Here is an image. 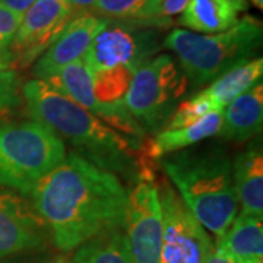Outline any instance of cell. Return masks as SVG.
<instances>
[{"label": "cell", "mask_w": 263, "mask_h": 263, "mask_svg": "<svg viewBox=\"0 0 263 263\" xmlns=\"http://www.w3.org/2000/svg\"><path fill=\"white\" fill-rule=\"evenodd\" d=\"M187 91V78L176 60L161 54L136 67L124 107L141 126L158 132L171 119L176 104Z\"/></svg>", "instance_id": "cell-6"}, {"label": "cell", "mask_w": 263, "mask_h": 263, "mask_svg": "<svg viewBox=\"0 0 263 263\" xmlns=\"http://www.w3.org/2000/svg\"><path fill=\"white\" fill-rule=\"evenodd\" d=\"M234 263H263L262 216L240 214L218 241Z\"/></svg>", "instance_id": "cell-17"}, {"label": "cell", "mask_w": 263, "mask_h": 263, "mask_svg": "<svg viewBox=\"0 0 263 263\" xmlns=\"http://www.w3.org/2000/svg\"><path fill=\"white\" fill-rule=\"evenodd\" d=\"M12 56L8 47H0V70H8L12 67Z\"/></svg>", "instance_id": "cell-26"}, {"label": "cell", "mask_w": 263, "mask_h": 263, "mask_svg": "<svg viewBox=\"0 0 263 263\" xmlns=\"http://www.w3.org/2000/svg\"><path fill=\"white\" fill-rule=\"evenodd\" d=\"M262 122L263 85L259 81L222 110V124L219 133L227 141H247L260 133Z\"/></svg>", "instance_id": "cell-13"}, {"label": "cell", "mask_w": 263, "mask_h": 263, "mask_svg": "<svg viewBox=\"0 0 263 263\" xmlns=\"http://www.w3.org/2000/svg\"><path fill=\"white\" fill-rule=\"evenodd\" d=\"M155 186L162 216L160 263H205L214 252L206 230L192 215L168 180L162 179Z\"/></svg>", "instance_id": "cell-7"}, {"label": "cell", "mask_w": 263, "mask_h": 263, "mask_svg": "<svg viewBox=\"0 0 263 263\" xmlns=\"http://www.w3.org/2000/svg\"><path fill=\"white\" fill-rule=\"evenodd\" d=\"M233 179L237 202L241 212L263 215V154L260 146H252L237 155L233 164Z\"/></svg>", "instance_id": "cell-15"}, {"label": "cell", "mask_w": 263, "mask_h": 263, "mask_svg": "<svg viewBox=\"0 0 263 263\" xmlns=\"http://www.w3.org/2000/svg\"><path fill=\"white\" fill-rule=\"evenodd\" d=\"M3 263H47V260H46L43 256H35V254H31V256H27V257L13 259V260H9V262H3Z\"/></svg>", "instance_id": "cell-27"}, {"label": "cell", "mask_w": 263, "mask_h": 263, "mask_svg": "<svg viewBox=\"0 0 263 263\" xmlns=\"http://www.w3.org/2000/svg\"><path fill=\"white\" fill-rule=\"evenodd\" d=\"M161 165L192 215L218 238L237 216L233 164L216 146L177 151L161 157Z\"/></svg>", "instance_id": "cell-3"}, {"label": "cell", "mask_w": 263, "mask_h": 263, "mask_svg": "<svg viewBox=\"0 0 263 263\" xmlns=\"http://www.w3.org/2000/svg\"><path fill=\"white\" fill-rule=\"evenodd\" d=\"M50 263H69L67 260H66L65 257H56L53 262H50Z\"/></svg>", "instance_id": "cell-30"}, {"label": "cell", "mask_w": 263, "mask_h": 263, "mask_svg": "<svg viewBox=\"0 0 263 263\" xmlns=\"http://www.w3.org/2000/svg\"><path fill=\"white\" fill-rule=\"evenodd\" d=\"M222 111H215L203 116L195 123L179 127V129H165L157 135L154 142L148 146L149 158H161L167 154H174L180 149L189 148L197 142L205 141L211 136H215L221 130Z\"/></svg>", "instance_id": "cell-18"}, {"label": "cell", "mask_w": 263, "mask_h": 263, "mask_svg": "<svg viewBox=\"0 0 263 263\" xmlns=\"http://www.w3.org/2000/svg\"><path fill=\"white\" fill-rule=\"evenodd\" d=\"M190 0H161L158 10V21H168L171 16H176L186 9Z\"/></svg>", "instance_id": "cell-23"}, {"label": "cell", "mask_w": 263, "mask_h": 263, "mask_svg": "<svg viewBox=\"0 0 263 263\" xmlns=\"http://www.w3.org/2000/svg\"><path fill=\"white\" fill-rule=\"evenodd\" d=\"M123 228L132 263H160L162 216L151 170H142L129 193Z\"/></svg>", "instance_id": "cell-8"}, {"label": "cell", "mask_w": 263, "mask_h": 263, "mask_svg": "<svg viewBox=\"0 0 263 263\" xmlns=\"http://www.w3.org/2000/svg\"><path fill=\"white\" fill-rule=\"evenodd\" d=\"M252 3H253L256 8H259V9H263V0H250Z\"/></svg>", "instance_id": "cell-29"}, {"label": "cell", "mask_w": 263, "mask_h": 263, "mask_svg": "<svg viewBox=\"0 0 263 263\" xmlns=\"http://www.w3.org/2000/svg\"><path fill=\"white\" fill-rule=\"evenodd\" d=\"M205 263H234V260L226 252H222L221 249L216 247L215 252H212V254L208 257V260Z\"/></svg>", "instance_id": "cell-25"}, {"label": "cell", "mask_w": 263, "mask_h": 263, "mask_svg": "<svg viewBox=\"0 0 263 263\" xmlns=\"http://www.w3.org/2000/svg\"><path fill=\"white\" fill-rule=\"evenodd\" d=\"M246 10L247 0H190L180 24L202 34H218L234 27Z\"/></svg>", "instance_id": "cell-14"}, {"label": "cell", "mask_w": 263, "mask_h": 263, "mask_svg": "<svg viewBox=\"0 0 263 263\" xmlns=\"http://www.w3.org/2000/svg\"><path fill=\"white\" fill-rule=\"evenodd\" d=\"M107 19L88 12L70 19L56 40L37 59L32 67L35 79L47 81L57 75L65 66L84 59L94 37L107 25Z\"/></svg>", "instance_id": "cell-12"}, {"label": "cell", "mask_w": 263, "mask_h": 263, "mask_svg": "<svg viewBox=\"0 0 263 263\" xmlns=\"http://www.w3.org/2000/svg\"><path fill=\"white\" fill-rule=\"evenodd\" d=\"M21 16L22 15L0 5V47H9L10 41L13 40L19 27Z\"/></svg>", "instance_id": "cell-22"}, {"label": "cell", "mask_w": 263, "mask_h": 263, "mask_svg": "<svg viewBox=\"0 0 263 263\" xmlns=\"http://www.w3.org/2000/svg\"><path fill=\"white\" fill-rule=\"evenodd\" d=\"M59 250H75L97 235L123 228L129 193L120 179L72 152L28 195Z\"/></svg>", "instance_id": "cell-1"}, {"label": "cell", "mask_w": 263, "mask_h": 263, "mask_svg": "<svg viewBox=\"0 0 263 263\" xmlns=\"http://www.w3.org/2000/svg\"><path fill=\"white\" fill-rule=\"evenodd\" d=\"M263 59L256 57L224 72L197 95L211 107L212 111H222L238 95L250 89L262 79Z\"/></svg>", "instance_id": "cell-16"}, {"label": "cell", "mask_w": 263, "mask_h": 263, "mask_svg": "<svg viewBox=\"0 0 263 263\" xmlns=\"http://www.w3.org/2000/svg\"><path fill=\"white\" fill-rule=\"evenodd\" d=\"M75 9H88V8H94L97 0H67Z\"/></svg>", "instance_id": "cell-28"}, {"label": "cell", "mask_w": 263, "mask_h": 263, "mask_svg": "<svg viewBox=\"0 0 263 263\" xmlns=\"http://www.w3.org/2000/svg\"><path fill=\"white\" fill-rule=\"evenodd\" d=\"M47 230L29 200L0 190V260L40 250L46 245Z\"/></svg>", "instance_id": "cell-10"}, {"label": "cell", "mask_w": 263, "mask_h": 263, "mask_svg": "<svg viewBox=\"0 0 263 263\" xmlns=\"http://www.w3.org/2000/svg\"><path fill=\"white\" fill-rule=\"evenodd\" d=\"M75 8L67 0H37L21 16L10 41L12 65L27 67L41 56L73 18Z\"/></svg>", "instance_id": "cell-9"}, {"label": "cell", "mask_w": 263, "mask_h": 263, "mask_svg": "<svg viewBox=\"0 0 263 263\" xmlns=\"http://www.w3.org/2000/svg\"><path fill=\"white\" fill-rule=\"evenodd\" d=\"M22 97L32 120L51 129L63 141L82 152V157L108 171H130L136 162L133 149L139 146L97 116L51 88L32 79L22 85Z\"/></svg>", "instance_id": "cell-2"}, {"label": "cell", "mask_w": 263, "mask_h": 263, "mask_svg": "<svg viewBox=\"0 0 263 263\" xmlns=\"http://www.w3.org/2000/svg\"><path fill=\"white\" fill-rule=\"evenodd\" d=\"M24 104L22 82L13 69L0 70V124L10 122Z\"/></svg>", "instance_id": "cell-21"}, {"label": "cell", "mask_w": 263, "mask_h": 263, "mask_svg": "<svg viewBox=\"0 0 263 263\" xmlns=\"http://www.w3.org/2000/svg\"><path fill=\"white\" fill-rule=\"evenodd\" d=\"M66 158L65 142L35 120L0 124V187L29 195Z\"/></svg>", "instance_id": "cell-5"}, {"label": "cell", "mask_w": 263, "mask_h": 263, "mask_svg": "<svg viewBox=\"0 0 263 263\" xmlns=\"http://www.w3.org/2000/svg\"><path fill=\"white\" fill-rule=\"evenodd\" d=\"M262 35L260 21L247 15L234 27L218 34L173 29L164 40V47L176 53L181 70L193 86H202L252 60L262 46Z\"/></svg>", "instance_id": "cell-4"}, {"label": "cell", "mask_w": 263, "mask_h": 263, "mask_svg": "<svg viewBox=\"0 0 263 263\" xmlns=\"http://www.w3.org/2000/svg\"><path fill=\"white\" fill-rule=\"evenodd\" d=\"M155 48L149 34H136L126 25L107 22L92 40L84 62L91 73L117 66L138 67Z\"/></svg>", "instance_id": "cell-11"}, {"label": "cell", "mask_w": 263, "mask_h": 263, "mask_svg": "<svg viewBox=\"0 0 263 263\" xmlns=\"http://www.w3.org/2000/svg\"><path fill=\"white\" fill-rule=\"evenodd\" d=\"M161 0H97L94 9L104 16L132 21H158Z\"/></svg>", "instance_id": "cell-20"}, {"label": "cell", "mask_w": 263, "mask_h": 263, "mask_svg": "<svg viewBox=\"0 0 263 263\" xmlns=\"http://www.w3.org/2000/svg\"><path fill=\"white\" fill-rule=\"evenodd\" d=\"M72 263H132L123 228L107 231L79 246Z\"/></svg>", "instance_id": "cell-19"}, {"label": "cell", "mask_w": 263, "mask_h": 263, "mask_svg": "<svg viewBox=\"0 0 263 263\" xmlns=\"http://www.w3.org/2000/svg\"><path fill=\"white\" fill-rule=\"evenodd\" d=\"M37 0H0V5L5 6V8H8L12 12H15V13L22 15Z\"/></svg>", "instance_id": "cell-24"}]
</instances>
